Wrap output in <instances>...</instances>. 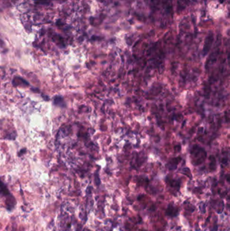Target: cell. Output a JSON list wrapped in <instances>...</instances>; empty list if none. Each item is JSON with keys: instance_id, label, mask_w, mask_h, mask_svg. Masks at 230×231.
<instances>
[{"instance_id": "cell-1", "label": "cell", "mask_w": 230, "mask_h": 231, "mask_svg": "<svg viewBox=\"0 0 230 231\" xmlns=\"http://www.w3.org/2000/svg\"><path fill=\"white\" fill-rule=\"evenodd\" d=\"M178 210L177 209V208H175V207H173L172 205H169L168 207H167V211H166V214L168 216L171 217H175L178 215Z\"/></svg>"}, {"instance_id": "cell-3", "label": "cell", "mask_w": 230, "mask_h": 231, "mask_svg": "<svg viewBox=\"0 0 230 231\" xmlns=\"http://www.w3.org/2000/svg\"><path fill=\"white\" fill-rule=\"evenodd\" d=\"M0 193L3 195H9V193L7 187L1 181H0Z\"/></svg>"}, {"instance_id": "cell-2", "label": "cell", "mask_w": 230, "mask_h": 231, "mask_svg": "<svg viewBox=\"0 0 230 231\" xmlns=\"http://www.w3.org/2000/svg\"><path fill=\"white\" fill-rule=\"evenodd\" d=\"M13 85L14 86H18L20 85H22V84H24L25 85H28V83L25 81L24 79H22V78L20 77H15L14 79H13Z\"/></svg>"}, {"instance_id": "cell-4", "label": "cell", "mask_w": 230, "mask_h": 231, "mask_svg": "<svg viewBox=\"0 0 230 231\" xmlns=\"http://www.w3.org/2000/svg\"><path fill=\"white\" fill-rule=\"evenodd\" d=\"M54 103H55L56 105H59V106L61 107H63V105H64L63 99L60 96H57L54 98Z\"/></svg>"}]
</instances>
